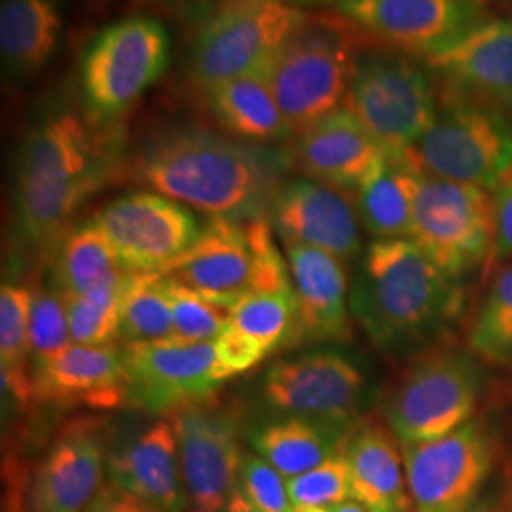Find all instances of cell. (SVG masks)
Segmentation results:
<instances>
[{
	"label": "cell",
	"instance_id": "b9f144b4",
	"mask_svg": "<svg viewBox=\"0 0 512 512\" xmlns=\"http://www.w3.org/2000/svg\"><path fill=\"white\" fill-rule=\"evenodd\" d=\"M84 512H162L145 501L128 494L114 482L105 484L99 494L93 497L90 507Z\"/></svg>",
	"mask_w": 512,
	"mask_h": 512
},
{
	"label": "cell",
	"instance_id": "83f0119b",
	"mask_svg": "<svg viewBox=\"0 0 512 512\" xmlns=\"http://www.w3.org/2000/svg\"><path fill=\"white\" fill-rule=\"evenodd\" d=\"M351 429L283 416L255 427L249 433V442L260 458L266 459L281 475L293 478L340 454Z\"/></svg>",
	"mask_w": 512,
	"mask_h": 512
},
{
	"label": "cell",
	"instance_id": "ba28073f",
	"mask_svg": "<svg viewBox=\"0 0 512 512\" xmlns=\"http://www.w3.org/2000/svg\"><path fill=\"white\" fill-rule=\"evenodd\" d=\"M484 385L486 374L473 351H429L385 395V421L401 444L446 437L473 420Z\"/></svg>",
	"mask_w": 512,
	"mask_h": 512
},
{
	"label": "cell",
	"instance_id": "60d3db41",
	"mask_svg": "<svg viewBox=\"0 0 512 512\" xmlns=\"http://www.w3.org/2000/svg\"><path fill=\"white\" fill-rule=\"evenodd\" d=\"M494 255L512 258V173L494 190Z\"/></svg>",
	"mask_w": 512,
	"mask_h": 512
},
{
	"label": "cell",
	"instance_id": "ac0fdd59",
	"mask_svg": "<svg viewBox=\"0 0 512 512\" xmlns=\"http://www.w3.org/2000/svg\"><path fill=\"white\" fill-rule=\"evenodd\" d=\"M270 222L285 245H304L346 262L361 247L359 215L346 190L313 179L283 184Z\"/></svg>",
	"mask_w": 512,
	"mask_h": 512
},
{
	"label": "cell",
	"instance_id": "4dcf8cb0",
	"mask_svg": "<svg viewBox=\"0 0 512 512\" xmlns=\"http://www.w3.org/2000/svg\"><path fill=\"white\" fill-rule=\"evenodd\" d=\"M33 291L23 285L4 283L0 291V365L2 387L25 404L33 401L29 319Z\"/></svg>",
	"mask_w": 512,
	"mask_h": 512
},
{
	"label": "cell",
	"instance_id": "ffe728a7",
	"mask_svg": "<svg viewBox=\"0 0 512 512\" xmlns=\"http://www.w3.org/2000/svg\"><path fill=\"white\" fill-rule=\"evenodd\" d=\"M103 425L92 418L67 425L38 465L29 512H84L101 490L109 452Z\"/></svg>",
	"mask_w": 512,
	"mask_h": 512
},
{
	"label": "cell",
	"instance_id": "d6a6232c",
	"mask_svg": "<svg viewBox=\"0 0 512 512\" xmlns=\"http://www.w3.org/2000/svg\"><path fill=\"white\" fill-rule=\"evenodd\" d=\"M469 348L490 365L512 363V264L495 275L469 330Z\"/></svg>",
	"mask_w": 512,
	"mask_h": 512
},
{
	"label": "cell",
	"instance_id": "f546056e",
	"mask_svg": "<svg viewBox=\"0 0 512 512\" xmlns=\"http://www.w3.org/2000/svg\"><path fill=\"white\" fill-rule=\"evenodd\" d=\"M55 275L61 293L92 296L120 291L131 272L126 270L101 228L90 219L63 236Z\"/></svg>",
	"mask_w": 512,
	"mask_h": 512
},
{
	"label": "cell",
	"instance_id": "836d02e7",
	"mask_svg": "<svg viewBox=\"0 0 512 512\" xmlns=\"http://www.w3.org/2000/svg\"><path fill=\"white\" fill-rule=\"evenodd\" d=\"M296 325L294 289L253 294L232 308V327L258 342L266 353L291 342Z\"/></svg>",
	"mask_w": 512,
	"mask_h": 512
},
{
	"label": "cell",
	"instance_id": "cb8c5ba5",
	"mask_svg": "<svg viewBox=\"0 0 512 512\" xmlns=\"http://www.w3.org/2000/svg\"><path fill=\"white\" fill-rule=\"evenodd\" d=\"M110 482L162 512L186 511L179 442L171 420L156 421L112 450Z\"/></svg>",
	"mask_w": 512,
	"mask_h": 512
},
{
	"label": "cell",
	"instance_id": "6da1fadb",
	"mask_svg": "<svg viewBox=\"0 0 512 512\" xmlns=\"http://www.w3.org/2000/svg\"><path fill=\"white\" fill-rule=\"evenodd\" d=\"M128 165L120 122H101L82 105L52 101L19 148L14 207L19 236L54 243L69 219Z\"/></svg>",
	"mask_w": 512,
	"mask_h": 512
},
{
	"label": "cell",
	"instance_id": "ee69618b",
	"mask_svg": "<svg viewBox=\"0 0 512 512\" xmlns=\"http://www.w3.org/2000/svg\"><path fill=\"white\" fill-rule=\"evenodd\" d=\"M499 512H512V465L505 475V484H503V494L499 501Z\"/></svg>",
	"mask_w": 512,
	"mask_h": 512
},
{
	"label": "cell",
	"instance_id": "30bf717a",
	"mask_svg": "<svg viewBox=\"0 0 512 512\" xmlns=\"http://www.w3.org/2000/svg\"><path fill=\"white\" fill-rule=\"evenodd\" d=\"M308 14L289 0H228L190 48V74L205 95L272 63Z\"/></svg>",
	"mask_w": 512,
	"mask_h": 512
},
{
	"label": "cell",
	"instance_id": "484cf974",
	"mask_svg": "<svg viewBox=\"0 0 512 512\" xmlns=\"http://www.w3.org/2000/svg\"><path fill=\"white\" fill-rule=\"evenodd\" d=\"M63 31L61 0H4L0 10L2 71L21 82L46 67Z\"/></svg>",
	"mask_w": 512,
	"mask_h": 512
},
{
	"label": "cell",
	"instance_id": "7dc6e473",
	"mask_svg": "<svg viewBox=\"0 0 512 512\" xmlns=\"http://www.w3.org/2000/svg\"><path fill=\"white\" fill-rule=\"evenodd\" d=\"M293 512H334L327 507H294Z\"/></svg>",
	"mask_w": 512,
	"mask_h": 512
},
{
	"label": "cell",
	"instance_id": "d4e9b609",
	"mask_svg": "<svg viewBox=\"0 0 512 512\" xmlns=\"http://www.w3.org/2000/svg\"><path fill=\"white\" fill-rule=\"evenodd\" d=\"M397 437L372 421H357L344 444L351 499L368 512H412L403 448Z\"/></svg>",
	"mask_w": 512,
	"mask_h": 512
},
{
	"label": "cell",
	"instance_id": "8fae6325",
	"mask_svg": "<svg viewBox=\"0 0 512 512\" xmlns=\"http://www.w3.org/2000/svg\"><path fill=\"white\" fill-rule=\"evenodd\" d=\"M408 239L448 277L473 274L494 253V192L425 175Z\"/></svg>",
	"mask_w": 512,
	"mask_h": 512
},
{
	"label": "cell",
	"instance_id": "bcb514c9",
	"mask_svg": "<svg viewBox=\"0 0 512 512\" xmlns=\"http://www.w3.org/2000/svg\"><path fill=\"white\" fill-rule=\"evenodd\" d=\"M332 511L334 512H368L366 511L363 505H359L357 501H353V499H349L346 503H342V505H336V507H332Z\"/></svg>",
	"mask_w": 512,
	"mask_h": 512
},
{
	"label": "cell",
	"instance_id": "7a4b0ae2",
	"mask_svg": "<svg viewBox=\"0 0 512 512\" xmlns=\"http://www.w3.org/2000/svg\"><path fill=\"white\" fill-rule=\"evenodd\" d=\"M293 167L283 148L249 143L200 126L152 135L128 160L133 181L211 219H262Z\"/></svg>",
	"mask_w": 512,
	"mask_h": 512
},
{
	"label": "cell",
	"instance_id": "e0dca14e",
	"mask_svg": "<svg viewBox=\"0 0 512 512\" xmlns=\"http://www.w3.org/2000/svg\"><path fill=\"white\" fill-rule=\"evenodd\" d=\"M93 222L131 274L162 272L202 234L192 211L158 192L120 196L107 203Z\"/></svg>",
	"mask_w": 512,
	"mask_h": 512
},
{
	"label": "cell",
	"instance_id": "4316f807",
	"mask_svg": "<svg viewBox=\"0 0 512 512\" xmlns=\"http://www.w3.org/2000/svg\"><path fill=\"white\" fill-rule=\"evenodd\" d=\"M217 122L232 137L270 145L293 137L270 82V65L226 80L205 95Z\"/></svg>",
	"mask_w": 512,
	"mask_h": 512
},
{
	"label": "cell",
	"instance_id": "5b68a950",
	"mask_svg": "<svg viewBox=\"0 0 512 512\" xmlns=\"http://www.w3.org/2000/svg\"><path fill=\"white\" fill-rule=\"evenodd\" d=\"M389 156L421 139L439 110V82L420 57L395 48H361L344 101Z\"/></svg>",
	"mask_w": 512,
	"mask_h": 512
},
{
	"label": "cell",
	"instance_id": "4fadbf2b",
	"mask_svg": "<svg viewBox=\"0 0 512 512\" xmlns=\"http://www.w3.org/2000/svg\"><path fill=\"white\" fill-rule=\"evenodd\" d=\"M126 404L152 414H175L203 403L228 380L215 342L177 338L124 346Z\"/></svg>",
	"mask_w": 512,
	"mask_h": 512
},
{
	"label": "cell",
	"instance_id": "8992f818",
	"mask_svg": "<svg viewBox=\"0 0 512 512\" xmlns=\"http://www.w3.org/2000/svg\"><path fill=\"white\" fill-rule=\"evenodd\" d=\"M406 154L427 177L494 192L512 173V114L440 88L433 124Z\"/></svg>",
	"mask_w": 512,
	"mask_h": 512
},
{
	"label": "cell",
	"instance_id": "9a60e30c",
	"mask_svg": "<svg viewBox=\"0 0 512 512\" xmlns=\"http://www.w3.org/2000/svg\"><path fill=\"white\" fill-rule=\"evenodd\" d=\"M179 442L186 511L222 512L238 488L243 452L236 412L211 399L169 416Z\"/></svg>",
	"mask_w": 512,
	"mask_h": 512
},
{
	"label": "cell",
	"instance_id": "c3c4849f",
	"mask_svg": "<svg viewBox=\"0 0 512 512\" xmlns=\"http://www.w3.org/2000/svg\"><path fill=\"white\" fill-rule=\"evenodd\" d=\"M289 2H293L296 6H304V4H319V2H329V0H289ZM340 2V0H338Z\"/></svg>",
	"mask_w": 512,
	"mask_h": 512
},
{
	"label": "cell",
	"instance_id": "74e56055",
	"mask_svg": "<svg viewBox=\"0 0 512 512\" xmlns=\"http://www.w3.org/2000/svg\"><path fill=\"white\" fill-rule=\"evenodd\" d=\"M73 344L65 300L61 291L35 289L31 298L29 319V349L31 361L37 363L46 357L69 348Z\"/></svg>",
	"mask_w": 512,
	"mask_h": 512
},
{
	"label": "cell",
	"instance_id": "7402d4cb",
	"mask_svg": "<svg viewBox=\"0 0 512 512\" xmlns=\"http://www.w3.org/2000/svg\"><path fill=\"white\" fill-rule=\"evenodd\" d=\"M33 397L42 403L112 410L126 404L124 349L76 346L31 366Z\"/></svg>",
	"mask_w": 512,
	"mask_h": 512
},
{
	"label": "cell",
	"instance_id": "52a82bcc",
	"mask_svg": "<svg viewBox=\"0 0 512 512\" xmlns=\"http://www.w3.org/2000/svg\"><path fill=\"white\" fill-rule=\"evenodd\" d=\"M353 29L342 16H308L272 59V90L294 133L342 109L361 52Z\"/></svg>",
	"mask_w": 512,
	"mask_h": 512
},
{
	"label": "cell",
	"instance_id": "2e32d148",
	"mask_svg": "<svg viewBox=\"0 0 512 512\" xmlns=\"http://www.w3.org/2000/svg\"><path fill=\"white\" fill-rule=\"evenodd\" d=\"M363 372L334 351L304 353L277 361L262 380V397L285 416L351 429L365 401Z\"/></svg>",
	"mask_w": 512,
	"mask_h": 512
},
{
	"label": "cell",
	"instance_id": "603a6c76",
	"mask_svg": "<svg viewBox=\"0 0 512 512\" xmlns=\"http://www.w3.org/2000/svg\"><path fill=\"white\" fill-rule=\"evenodd\" d=\"M285 251L296 296V325L289 344L349 340L348 275L342 260L304 245L289 243Z\"/></svg>",
	"mask_w": 512,
	"mask_h": 512
},
{
	"label": "cell",
	"instance_id": "d590c367",
	"mask_svg": "<svg viewBox=\"0 0 512 512\" xmlns=\"http://www.w3.org/2000/svg\"><path fill=\"white\" fill-rule=\"evenodd\" d=\"M165 279V277H164ZM175 338L183 342H215L232 325V308L194 293L179 283L165 279Z\"/></svg>",
	"mask_w": 512,
	"mask_h": 512
},
{
	"label": "cell",
	"instance_id": "ab89813d",
	"mask_svg": "<svg viewBox=\"0 0 512 512\" xmlns=\"http://www.w3.org/2000/svg\"><path fill=\"white\" fill-rule=\"evenodd\" d=\"M215 349L217 359L228 380L236 374L247 372L266 357V351L258 342L234 329L232 325L215 340Z\"/></svg>",
	"mask_w": 512,
	"mask_h": 512
},
{
	"label": "cell",
	"instance_id": "9c48e42d",
	"mask_svg": "<svg viewBox=\"0 0 512 512\" xmlns=\"http://www.w3.org/2000/svg\"><path fill=\"white\" fill-rule=\"evenodd\" d=\"M171 61V38L158 19H120L103 27L80 57L82 103L101 122H120L162 80Z\"/></svg>",
	"mask_w": 512,
	"mask_h": 512
},
{
	"label": "cell",
	"instance_id": "277c9868",
	"mask_svg": "<svg viewBox=\"0 0 512 512\" xmlns=\"http://www.w3.org/2000/svg\"><path fill=\"white\" fill-rule=\"evenodd\" d=\"M274 232L268 217L209 219L194 245L158 274L228 308L253 294L291 291Z\"/></svg>",
	"mask_w": 512,
	"mask_h": 512
},
{
	"label": "cell",
	"instance_id": "f6af8a7d",
	"mask_svg": "<svg viewBox=\"0 0 512 512\" xmlns=\"http://www.w3.org/2000/svg\"><path fill=\"white\" fill-rule=\"evenodd\" d=\"M467 512H499V507L495 505L490 497H478L475 505Z\"/></svg>",
	"mask_w": 512,
	"mask_h": 512
},
{
	"label": "cell",
	"instance_id": "7c38bea8",
	"mask_svg": "<svg viewBox=\"0 0 512 512\" xmlns=\"http://www.w3.org/2000/svg\"><path fill=\"white\" fill-rule=\"evenodd\" d=\"M401 448L412 512L469 511L494 467V440L478 420Z\"/></svg>",
	"mask_w": 512,
	"mask_h": 512
},
{
	"label": "cell",
	"instance_id": "7bdbcfd3",
	"mask_svg": "<svg viewBox=\"0 0 512 512\" xmlns=\"http://www.w3.org/2000/svg\"><path fill=\"white\" fill-rule=\"evenodd\" d=\"M222 512H258L255 507L249 503V499L241 492V488H236L234 494L230 495L226 507Z\"/></svg>",
	"mask_w": 512,
	"mask_h": 512
},
{
	"label": "cell",
	"instance_id": "5bb4252c",
	"mask_svg": "<svg viewBox=\"0 0 512 512\" xmlns=\"http://www.w3.org/2000/svg\"><path fill=\"white\" fill-rule=\"evenodd\" d=\"M338 16L387 48L425 59L490 19L488 0H340Z\"/></svg>",
	"mask_w": 512,
	"mask_h": 512
},
{
	"label": "cell",
	"instance_id": "8d00e7d4",
	"mask_svg": "<svg viewBox=\"0 0 512 512\" xmlns=\"http://www.w3.org/2000/svg\"><path fill=\"white\" fill-rule=\"evenodd\" d=\"M294 507L332 509L351 499V480L344 450L302 475L287 478Z\"/></svg>",
	"mask_w": 512,
	"mask_h": 512
},
{
	"label": "cell",
	"instance_id": "d6986e66",
	"mask_svg": "<svg viewBox=\"0 0 512 512\" xmlns=\"http://www.w3.org/2000/svg\"><path fill=\"white\" fill-rule=\"evenodd\" d=\"M421 61L439 88L512 114V12L486 19L450 48Z\"/></svg>",
	"mask_w": 512,
	"mask_h": 512
},
{
	"label": "cell",
	"instance_id": "3957f363",
	"mask_svg": "<svg viewBox=\"0 0 512 512\" xmlns=\"http://www.w3.org/2000/svg\"><path fill=\"white\" fill-rule=\"evenodd\" d=\"M459 281L408 238L374 239L349 294V310L370 342L385 351L416 348L458 321Z\"/></svg>",
	"mask_w": 512,
	"mask_h": 512
},
{
	"label": "cell",
	"instance_id": "f1b7e54d",
	"mask_svg": "<svg viewBox=\"0 0 512 512\" xmlns=\"http://www.w3.org/2000/svg\"><path fill=\"white\" fill-rule=\"evenodd\" d=\"M423 173L412 158L387 156L384 165L357 190V215L376 239L408 238Z\"/></svg>",
	"mask_w": 512,
	"mask_h": 512
},
{
	"label": "cell",
	"instance_id": "1f68e13d",
	"mask_svg": "<svg viewBox=\"0 0 512 512\" xmlns=\"http://www.w3.org/2000/svg\"><path fill=\"white\" fill-rule=\"evenodd\" d=\"M120 338L126 344L175 338L173 311L164 275L131 274L122 298Z\"/></svg>",
	"mask_w": 512,
	"mask_h": 512
},
{
	"label": "cell",
	"instance_id": "f35d334b",
	"mask_svg": "<svg viewBox=\"0 0 512 512\" xmlns=\"http://www.w3.org/2000/svg\"><path fill=\"white\" fill-rule=\"evenodd\" d=\"M239 488L258 512H293L287 480L258 454H245L239 471Z\"/></svg>",
	"mask_w": 512,
	"mask_h": 512
},
{
	"label": "cell",
	"instance_id": "681fc988",
	"mask_svg": "<svg viewBox=\"0 0 512 512\" xmlns=\"http://www.w3.org/2000/svg\"><path fill=\"white\" fill-rule=\"evenodd\" d=\"M141 2H148V4H175L179 0H141Z\"/></svg>",
	"mask_w": 512,
	"mask_h": 512
},
{
	"label": "cell",
	"instance_id": "e575fe53",
	"mask_svg": "<svg viewBox=\"0 0 512 512\" xmlns=\"http://www.w3.org/2000/svg\"><path fill=\"white\" fill-rule=\"evenodd\" d=\"M126 285L114 293L92 294V296L63 293L73 344L110 346L116 338H120L122 298H124Z\"/></svg>",
	"mask_w": 512,
	"mask_h": 512
},
{
	"label": "cell",
	"instance_id": "44dd1931",
	"mask_svg": "<svg viewBox=\"0 0 512 512\" xmlns=\"http://www.w3.org/2000/svg\"><path fill=\"white\" fill-rule=\"evenodd\" d=\"M296 133L289 150L294 167L340 190L357 192L389 156L346 107Z\"/></svg>",
	"mask_w": 512,
	"mask_h": 512
}]
</instances>
